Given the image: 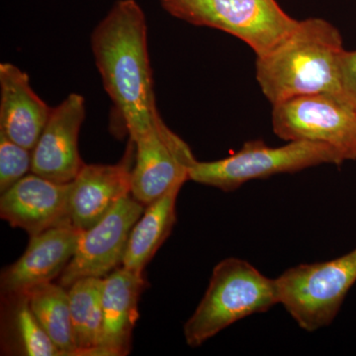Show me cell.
<instances>
[{
  "mask_svg": "<svg viewBox=\"0 0 356 356\" xmlns=\"http://www.w3.org/2000/svg\"><path fill=\"white\" fill-rule=\"evenodd\" d=\"M105 90L134 140L159 116L147 50L146 15L135 0H119L91 34Z\"/></svg>",
  "mask_w": 356,
  "mask_h": 356,
  "instance_id": "obj_1",
  "label": "cell"
},
{
  "mask_svg": "<svg viewBox=\"0 0 356 356\" xmlns=\"http://www.w3.org/2000/svg\"><path fill=\"white\" fill-rule=\"evenodd\" d=\"M343 50L341 33L329 21H299L286 38L257 57V83L273 105L318 93L343 100L339 62Z\"/></svg>",
  "mask_w": 356,
  "mask_h": 356,
  "instance_id": "obj_2",
  "label": "cell"
},
{
  "mask_svg": "<svg viewBox=\"0 0 356 356\" xmlns=\"http://www.w3.org/2000/svg\"><path fill=\"white\" fill-rule=\"evenodd\" d=\"M277 304L275 280L243 259H222L213 269L203 298L185 323V341L191 348H198L229 325Z\"/></svg>",
  "mask_w": 356,
  "mask_h": 356,
  "instance_id": "obj_3",
  "label": "cell"
},
{
  "mask_svg": "<svg viewBox=\"0 0 356 356\" xmlns=\"http://www.w3.org/2000/svg\"><path fill=\"white\" fill-rule=\"evenodd\" d=\"M344 161L337 149L321 143L293 140L285 146L269 147L262 140H248L228 158L196 161L189 172V180L229 192L250 180L300 172L324 163L339 165Z\"/></svg>",
  "mask_w": 356,
  "mask_h": 356,
  "instance_id": "obj_4",
  "label": "cell"
},
{
  "mask_svg": "<svg viewBox=\"0 0 356 356\" xmlns=\"http://www.w3.org/2000/svg\"><path fill=\"white\" fill-rule=\"evenodd\" d=\"M163 6L179 19L242 40L257 57L273 50L299 22L276 0H168Z\"/></svg>",
  "mask_w": 356,
  "mask_h": 356,
  "instance_id": "obj_5",
  "label": "cell"
},
{
  "mask_svg": "<svg viewBox=\"0 0 356 356\" xmlns=\"http://www.w3.org/2000/svg\"><path fill=\"white\" fill-rule=\"evenodd\" d=\"M275 282L280 304L299 327L318 331L332 324L356 282V248L332 261L290 267Z\"/></svg>",
  "mask_w": 356,
  "mask_h": 356,
  "instance_id": "obj_6",
  "label": "cell"
},
{
  "mask_svg": "<svg viewBox=\"0 0 356 356\" xmlns=\"http://www.w3.org/2000/svg\"><path fill=\"white\" fill-rule=\"evenodd\" d=\"M273 127L282 140L321 143L346 161L356 159V111L336 96L318 93L276 103Z\"/></svg>",
  "mask_w": 356,
  "mask_h": 356,
  "instance_id": "obj_7",
  "label": "cell"
},
{
  "mask_svg": "<svg viewBox=\"0 0 356 356\" xmlns=\"http://www.w3.org/2000/svg\"><path fill=\"white\" fill-rule=\"evenodd\" d=\"M133 143L136 154L131 194L136 200L147 206L189 180L196 159L188 145L165 125L159 115L152 127Z\"/></svg>",
  "mask_w": 356,
  "mask_h": 356,
  "instance_id": "obj_8",
  "label": "cell"
},
{
  "mask_svg": "<svg viewBox=\"0 0 356 356\" xmlns=\"http://www.w3.org/2000/svg\"><path fill=\"white\" fill-rule=\"evenodd\" d=\"M145 207L128 194L95 226L81 231L76 252L58 283L69 288L83 278H104L122 266L131 231Z\"/></svg>",
  "mask_w": 356,
  "mask_h": 356,
  "instance_id": "obj_9",
  "label": "cell"
},
{
  "mask_svg": "<svg viewBox=\"0 0 356 356\" xmlns=\"http://www.w3.org/2000/svg\"><path fill=\"white\" fill-rule=\"evenodd\" d=\"M84 117V98L77 93H72L51 108L32 149V173L58 184H69L76 177L84 165L79 151V135Z\"/></svg>",
  "mask_w": 356,
  "mask_h": 356,
  "instance_id": "obj_10",
  "label": "cell"
},
{
  "mask_svg": "<svg viewBox=\"0 0 356 356\" xmlns=\"http://www.w3.org/2000/svg\"><path fill=\"white\" fill-rule=\"evenodd\" d=\"M72 182L27 175L0 196V217L13 228L23 229L29 236L72 224Z\"/></svg>",
  "mask_w": 356,
  "mask_h": 356,
  "instance_id": "obj_11",
  "label": "cell"
},
{
  "mask_svg": "<svg viewBox=\"0 0 356 356\" xmlns=\"http://www.w3.org/2000/svg\"><path fill=\"white\" fill-rule=\"evenodd\" d=\"M81 233L69 224L30 236L24 254L2 270V296L24 293L60 277L76 252Z\"/></svg>",
  "mask_w": 356,
  "mask_h": 356,
  "instance_id": "obj_12",
  "label": "cell"
},
{
  "mask_svg": "<svg viewBox=\"0 0 356 356\" xmlns=\"http://www.w3.org/2000/svg\"><path fill=\"white\" fill-rule=\"evenodd\" d=\"M116 165H86L72 181L70 218L84 231L99 222L124 196L131 194L134 144Z\"/></svg>",
  "mask_w": 356,
  "mask_h": 356,
  "instance_id": "obj_13",
  "label": "cell"
},
{
  "mask_svg": "<svg viewBox=\"0 0 356 356\" xmlns=\"http://www.w3.org/2000/svg\"><path fill=\"white\" fill-rule=\"evenodd\" d=\"M146 280L124 266L103 280L102 331L98 355L124 356L130 353L133 330L139 318V300Z\"/></svg>",
  "mask_w": 356,
  "mask_h": 356,
  "instance_id": "obj_14",
  "label": "cell"
},
{
  "mask_svg": "<svg viewBox=\"0 0 356 356\" xmlns=\"http://www.w3.org/2000/svg\"><path fill=\"white\" fill-rule=\"evenodd\" d=\"M51 111L33 90L26 72L9 63L0 64V133L33 149Z\"/></svg>",
  "mask_w": 356,
  "mask_h": 356,
  "instance_id": "obj_15",
  "label": "cell"
},
{
  "mask_svg": "<svg viewBox=\"0 0 356 356\" xmlns=\"http://www.w3.org/2000/svg\"><path fill=\"white\" fill-rule=\"evenodd\" d=\"M182 185L147 204L129 236L122 266L143 275L154 254L170 236L177 222V201Z\"/></svg>",
  "mask_w": 356,
  "mask_h": 356,
  "instance_id": "obj_16",
  "label": "cell"
},
{
  "mask_svg": "<svg viewBox=\"0 0 356 356\" xmlns=\"http://www.w3.org/2000/svg\"><path fill=\"white\" fill-rule=\"evenodd\" d=\"M2 353L10 355H60L33 313L25 293L2 296Z\"/></svg>",
  "mask_w": 356,
  "mask_h": 356,
  "instance_id": "obj_17",
  "label": "cell"
},
{
  "mask_svg": "<svg viewBox=\"0 0 356 356\" xmlns=\"http://www.w3.org/2000/svg\"><path fill=\"white\" fill-rule=\"evenodd\" d=\"M103 280L83 278L67 288L76 355H98L102 331Z\"/></svg>",
  "mask_w": 356,
  "mask_h": 356,
  "instance_id": "obj_18",
  "label": "cell"
},
{
  "mask_svg": "<svg viewBox=\"0 0 356 356\" xmlns=\"http://www.w3.org/2000/svg\"><path fill=\"white\" fill-rule=\"evenodd\" d=\"M24 293L33 313L60 355H76L67 288L58 282H47Z\"/></svg>",
  "mask_w": 356,
  "mask_h": 356,
  "instance_id": "obj_19",
  "label": "cell"
},
{
  "mask_svg": "<svg viewBox=\"0 0 356 356\" xmlns=\"http://www.w3.org/2000/svg\"><path fill=\"white\" fill-rule=\"evenodd\" d=\"M31 168L32 149L20 146L0 133V192L17 184Z\"/></svg>",
  "mask_w": 356,
  "mask_h": 356,
  "instance_id": "obj_20",
  "label": "cell"
},
{
  "mask_svg": "<svg viewBox=\"0 0 356 356\" xmlns=\"http://www.w3.org/2000/svg\"><path fill=\"white\" fill-rule=\"evenodd\" d=\"M341 99L356 111V50H343L339 62Z\"/></svg>",
  "mask_w": 356,
  "mask_h": 356,
  "instance_id": "obj_21",
  "label": "cell"
},
{
  "mask_svg": "<svg viewBox=\"0 0 356 356\" xmlns=\"http://www.w3.org/2000/svg\"><path fill=\"white\" fill-rule=\"evenodd\" d=\"M168 1V0H161V2Z\"/></svg>",
  "mask_w": 356,
  "mask_h": 356,
  "instance_id": "obj_22",
  "label": "cell"
}]
</instances>
